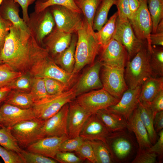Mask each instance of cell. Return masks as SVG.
I'll return each mask as SVG.
<instances>
[{"label":"cell","instance_id":"6da1fadb","mask_svg":"<svg viewBox=\"0 0 163 163\" xmlns=\"http://www.w3.org/2000/svg\"><path fill=\"white\" fill-rule=\"evenodd\" d=\"M46 51L31 35L28 40L24 39L19 31L12 25L1 52L0 59L23 73L28 72L34 62Z\"/></svg>","mask_w":163,"mask_h":163},{"label":"cell","instance_id":"7a4b0ae2","mask_svg":"<svg viewBox=\"0 0 163 163\" xmlns=\"http://www.w3.org/2000/svg\"><path fill=\"white\" fill-rule=\"evenodd\" d=\"M76 34L75 62L72 73L77 75L85 66L93 64L101 47L95 32L84 18L83 26Z\"/></svg>","mask_w":163,"mask_h":163},{"label":"cell","instance_id":"3957f363","mask_svg":"<svg viewBox=\"0 0 163 163\" xmlns=\"http://www.w3.org/2000/svg\"><path fill=\"white\" fill-rule=\"evenodd\" d=\"M145 45L131 59L126 61L124 75L128 88L141 86L153 75L150 63V53Z\"/></svg>","mask_w":163,"mask_h":163},{"label":"cell","instance_id":"277c9868","mask_svg":"<svg viewBox=\"0 0 163 163\" xmlns=\"http://www.w3.org/2000/svg\"><path fill=\"white\" fill-rule=\"evenodd\" d=\"M28 72L34 77L49 78L57 80L69 88L74 82L77 75L69 73L60 67L47 54L38 58Z\"/></svg>","mask_w":163,"mask_h":163},{"label":"cell","instance_id":"5b68a950","mask_svg":"<svg viewBox=\"0 0 163 163\" xmlns=\"http://www.w3.org/2000/svg\"><path fill=\"white\" fill-rule=\"evenodd\" d=\"M76 97L73 87L59 94L48 95L34 103L32 108L36 118L46 120Z\"/></svg>","mask_w":163,"mask_h":163},{"label":"cell","instance_id":"8992f818","mask_svg":"<svg viewBox=\"0 0 163 163\" xmlns=\"http://www.w3.org/2000/svg\"><path fill=\"white\" fill-rule=\"evenodd\" d=\"M106 141L114 162L126 161L134 153L136 145L126 130L110 133Z\"/></svg>","mask_w":163,"mask_h":163},{"label":"cell","instance_id":"52a82bcc","mask_svg":"<svg viewBox=\"0 0 163 163\" xmlns=\"http://www.w3.org/2000/svg\"><path fill=\"white\" fill-rule=\"evenodd\" d=\"M30 34L43 46L44 38L53 30L55 24L49 7L29 15L27 23Z\"/></svg>","mask_w":163,"mask_h":163},{"label":"cell","instance_id":"ba28073f","mask_svg":"<svg viewBox=\"0 0 163 163\" xmlns=\"http://www.w3.org/2000/svg\"><path fill=\"white\" fill-rule=\"evenodd\" d=\"M76 97L75 101L91 114L113 105L119 101L103 88L84 93Z\"/></svg>","mask_w":163,"mask_h":163},{"label":"cell","instance_id":"9c48e42d","mask_svg":"<svg viewBox=\"0 0 163 163\" xmlns=\"http://www.w3.org/2000/svg\"><path fill=\"white\" fill-rule=\"evenodd\" d=\"M140 5L137 10L129 20L136 37L147 43L150 53L152 49L150 35L152 31L151 17L148 6V0H138Z\"/></svg>","mask_w":163,"mask_h":163},{"label":"cell","instance_id":"30bf717a","mask_svg":"<svg viewBox=\"0 0 163 163\" xmlns=\"http://www.w3.org/2000/svg\"><path fill=\"white\" fill-rule=\"evenodd\" d=\"M53 16L55 27L64 32L76 33L83 26L84 18L82 13L73 11L63 6L53 5L49 7Z\"/></svg>","mask_w":163,"mask_h":163},{"label":"cell","instance_id":"8fae6325","mask_svg":"<svg viewBox=\"0 0 163 163\" xmlns=\"http://www.w3.org/2000/svg\"><path fill=\"white\" fill-rule=\"evenodd\" d=\"M35 118L18 123L10 128L18 145L23 149L42 138L41 128L45 122Z\"/></svg>","mask_w":163,"mask_h":163},{"label":"cell","instance_id":"7c38bea8","mask_svg":"<svg viewBox=\"0 0 163 163\" xmlns=\"http://www.w3.org/2000/svg\"><path fill=\"white\" fill-rule=\"evenodd\" d=\"M113 38L121 43L125 47L128 60L131 59L145 44L136 36L128 20L117 18L116 29Z\"/></svg>","mask_w":163,"mask_h":163},{"label":"cell","instance_id":"4fadbf2b","mask_svg":"<svg viewBox=\"0 0 163 163\" xmlns=\"http://www.w3.org/2000/svg\"><path fill=\"white\" fill-rule=\"evenodd\" d=\"M101 81L103 88L120 100L128 89L124 78V69L102 64Z\"/></svg>","mask_w":163,"mask_h":163},{"label":"cell","instance_id":"5bb4252c","mask_svg":"<svg viewBox=\"0 0 163 163\" xmlns=\"http://www.w3.org/2000/svg\"><path fill=\"white\" fill-rule=\"evenodd\" d=\"M102 50L99 61L102 64L124 69L128 55L121 43L112 38Z\"/></svg>","mask_w":163,"mask_h":163},{"label":"cell","instance_id":"9a60e30c","mask_svg":"<svg viewBox=\"0 0 163 163\" xmlns=\"http://www.w3.org/2000/svg\"><path fill=\"white\" fill-rule=\"evenodd\" d=\"M69 103L66 104L57 113L45 121L41 128L42 138L68 135L67 124Z\"/></svg>","mask_w":163,"mask_h":163},{"label":"cell","instance_id":"2e32d148","mask_svg":"<svg viewBox=\"0 0 163 163\" xmlns=\"http://www.w3.org/2000/svg\"><path fill=\"white\" fill-rule=\"evenodd\" d=\"M102 66L97 61L85 72L80 77L74 88L76 97L88 91L103 88L100 77V72Z\"/></svg>","mask_w":163,"mask_h":163},{"label":"cell","instance_id":"e0dca14e","mask_svg":"<svg viewBox=\"0 0 163 163\" xmlns=\"http://www.w3.org/2000/svg\"><path fill=\"white\" fill-rule=\"evenodd\" d=\"M19 6L13 0H4L0 6V16L10 22L19 31L22 38L27 40L30 34L26 23L19 16Z\"/></svg>","mask_w":163,"mask_h":163},{"label":"cell","instance_id":"ac0fdd59","mask_svg":"<svg viewBox=\"0 0 163 163\" xmlns=\"http://www.w3.org/2000/svg\"><path fill=\"white\" fill-rule=\"evenodd\" d=\"M0 113L2 126L9 128L36 118L32 108L22 109L5 103L0 107Z\"/></svg>","mask_w":163,"mask_h":163},{"label":"cell","instance_id":"d6986e66","mask_svg":"<svg viewBox=\"0 0 163 163\" xmlns=\"http://www.w3.org/2000/svg\"><path fill=\"white\" fill-rule=\"evenodd\" d=\"M141 87V85L134 88H128L117 103L107 108L123 116L127 120L138 106Z\"/></svg>","mask_w":163,"mask_h":163},{"label":"cell","instance_id":"ffe728a7","mask_svg":"<svg viewBox=\"0 0 163 163\" xmlns=\"http://www.w3.org/2000/svg\"><path fill=\"white\" fill-rule=\"evenodd\" d=\"M91 114L75 101L69 103L67 128L70 138L79 136L85 123Z\"/></svg>","mask_w":163,"mask_h":163},{"label":"cell","instance_id":"44dd1931","mask_svg":"<svg viewBox=\"0 0 163 163\" xmlns=\"http://www.w3.org/2000/svg\"><path fill=\"white\" fill-rule=\"evenodd\" d=\"M69 138L68 135L44 137L30 145L26 149L55 159L61 144Z\"/></svg>","mask_w":163,"mask_h":163},{"label":"cell","instance_id":"7402d4cb","mask_svg":"<svg viewBox=\"0 0 163 163\" xmlns=\"http://www.w3.org/2000/svg\"><path fill=\"white\" fill-rule=\"evenodd\" d=\"M72 34L60 30L55 27L43 41V46L53 58L68 48L70 45Z\"/></svg>","mask_w":163,"mask_h":163},{"label":"cell","instance_id":"603a6c76","mask_svg":"<svg viewBox=\"0 0 163 163\" xmlns=\"http://www.w3.org/2000/svg\"><path fill=\"white\" fill-rule=\"evenodd\" d=\"M110 132L96 113L91 115L85 123L79 136L85 140H99L106 143Z\"/></svg>","mask_w":163,"mask_h":163},{"label":"cell","instance_id":"cb8c5ba5","mask_svg":"<svg viewBox=\"0 0 163 163\" xmlns=\"http://www.w3.org/2000/svg\"><path fill=\"white\" fill-rule=\"evenodd\" d=\"M127 129L135 134L140 149L150 147L151 143L147 130L141 121L136 108L127 120Z\"/></svg>","mask_w":163,"mask_h":163},{"label":"cell","instance_id":"d4e9b609","mask_svg":"<svg viewBox=\"0 0 163 163\" xmlns=\"http://www.w3.org/2000/svg\"><path fill=\"white\" fill-rule=\"evenodd\" d=\"M95 113L110 133L127 129V120L125 117L107 108L99 110Z\"/></svg>","mask_w":163,"mask_h":163},{"label":"cell","instance_id":"484cf974","mask_svg":"<svg viewBox=\"0 0 163 163\" xmlns=\"http://www.w3.org/2000/svg\"><path fill=\"white\" fill-rule=\"evenodd\" d=\"M77 40V34H73L69 47L52 58L56 64L69 73H72L74 67L75 54Z\"/></svg>","mask_w":163,"mask_h":163},{"label":"cell","instance_id":"4316f807","mask_svg":"<svg viewBox=\"0 0 163 163\" xmlns=\"http://www.w3.org/2000/svg\"><path fill=\"white\" fill-rule=\"evenodd\" d=\"M162 90H163V77L155 78L151 76L141 85L139 101L149 104Z\"/></svg>","mask_w":163,"mask_h":163},{"label":"cell","instance_id":"83f0119b","mask_svg":"<svg viewBox=\"0 0 163 163\" xmlns=\"http://www.w3.org/2000/svg\"><path fill=\"white\" fill-rule=\"evenodd\" d=\"M140 119L145 127L152 144L157 140V135L154 126L155 116L149 105L139 101L137 107Z\"/></svg>","mask_w":163,"mask_h":163},{"label":"cell","instance_id":"f1b7e54d","mask_svg":"<svg viewBox=\"0 0 163 163\" xmlns=\"http://www.w3.org/2000/svg\"><path fill=\"white\" fill-rule=\"evenodd\" d=\"M4 102L24 109L32 108L34 104L30 92L16 90H11Z\"/></svg>","mask_w":163,"mask_h":163},{"label":"cell","instance_id":"f546056e","mask_svg":"<svg viewBox=\"0 0 163 163\" xmlns=\"http://www.w3.org/2000/svg\"><path fill=\"white\" fill-rule=\"evenodd\" d=\"M117 0H100L93 21L92 28L94 31H98L107 22L110 10L113 5H115Z\"/></svg>","mask_w":163,"mask_h":163},{"label":"cell","instance_id":"4dcf8cb0","mask_svg":"<svg viewBox=\"0 0 163 163\" xmlns=\"http://www.w3.org/2000/svg\"><path fill=\"white\" fill-rule=\"evenodd\" d=\"M118 16L117 11L108 20L100 30L95 32L101 49L106 46L113 38Z\"/></svg>","mask_w":163,"mask_h":163},{"label":"cell","instance_id":"1f68e13d","mask_svg":"<svg viewBox=\"0 0 163 163\" xmlns=\"http://www.w3.org/2000/svg\"><path fill=\"white\" fill-rule=\"evenodd\" d=\"M91 145L96 163H112L114 161L106 143L99 140H88Z\"/></svg>","mask_w":163,"mask_h":163},{"label":"cell","instance_id":"d6a6232c","mask_svg":"<svg viewBox=\"0 0 163 163\" xmlns=\"http://www.w3.org/2000/svg\"><path fill=\"white\" fill-rule=\"evenodd\" d=\"M101 0H77L75 2L89 26L92 28L95 13Z\"/></svg>","mask_w":163,"mask_h":163},{"label":"cell","instance_id":"836d02e7","mask_svg":"<svg viewBox=\"0 0 163 163\" xmlns=\"http://www.w3.org/2000/svg\"><path fill=\"white\" fill-rule=\"evenodd\" d=\"M56 5L63 6L73 11L82 14L75 0H48L45 2L37 0L35 2L34 11H40L50 7Z\"/></svg>","mask_w":163,"mask_h":163},{"label":"cell","instance_id":"e575fe53","mask_svg":"<svg viewBox=\"0 0 163 163\" xmlns=\"http://www.w3.org/2000/svg\"><path fill=\"white\" fill-rule=\"evenodd\" d=\"M148 9L152 23V34L155 33L158 25L163 19V0H148Z\"/></svg>","mask_w":163,"mask_h":163},{"label":"cell","instance_id":"d590c367","mask_svg":"<svg viewBox=\"0 0 163 163\" xmlns=\"http://www.w3.org/2000/svg\"><path fill=\"white\" fill-rule=\"evenodd\" d=\"M0 145L5 148L21 153L23 149L18 144L9 128H0Z\"/></svg>","mask_w":163,"mask_h":163},{"label":"cell","instance_id":"8d00e7d4","mask_svg":"<svg viewBox=\"0 0 163 163\" xmlns=\"http://www.w3.org/2000/svg\"><path fill=\"white\" fill-rule=\"evenodd\" d=\"M150 53V63L153 74L163 77V49L162 47L152 46Z\"/></svg>","mask_w":163,"mask_h":163},{"label":"cell","instance_id":"74e56055","mask_svg":"<svg viewBox=\"0 0 163 163\" xmlns=\"http://www.w3.org/2000/svg\"><path fill=\"white\" fill-rule=\"evenodd\" d=\"M22 75V72L15 70L7 64L4 63L0 65V88L8 86Z\"/></svg>","mask_w":163,"mask_h":163},{"label":"cell","instance_id":"f35d334b","mask_svg":"<svg viewBox=\"0 0 163 163\" xmlns=\"http://www.w3.org/2000/svg\"><path fill=\"white\" fill-rule=\"evenodd\" d=\"M34 103L46 97L48 94L43 78L33 77L30 91Z\"/></svg>","mask_w":163,"mask_h":163},{"label":"cell","instance_id":"ab89813d","mask_svg":"<svg viewBox=\"0 0 163 163\" xmlns=\"http://www.w3.org/2000/svg\"><path fill=\"white\" fill-rule=\"evenodd\" d=\"M33 77L29 72L22 73V75L12 82L8 86L11 89L29 92L30 90Z\"/></svg>","mask_w":163,"mask_h":163},{"label":"cell","instance_id":"60d3db41","mask_svg":"<svg viewBox=\"0 0 163 163\" xmlns=\"http://www.w3.org/2000/svg\"><path fill=\"white\" fill-rule=\"evenodd\" d=\"M43 78L46 91L49 95L59 94L69 89L68 87L57 80L49 78Z\"/></svg>","mask_w":163,"mask_h":163},{"label":"cell","instance_id":"b9f144b4","mask_svg":"<svg viewBox=\"0 0 163 163\" xmlns=\"http://www.w3.org/2000/svg\"><path fill=\"white\" fill-rule=\"evenodd\" d=\"M21 154L25 163H56L55 159L23 149Z\"/></svg>","mask_w":163,"mask_h":163},{"label":"cell","instance_id":"7bdbcfd3","mask_svg":"<svg viewBox=\"0 0 163 163\" xmlns=\"http://www.w3.org/2000/svg\"><path fill=\"white\" fill-rule=\"evenodd\" d=\"M157 155L150 151L148 148L138 149L136 155L132 163H155L156 162Z\"/></svg>","mask_w":163,"mask_h":163},{"label":"cell","instance_id":"ee69618b","mask_svg":"<svg viewBox=\"0 0 163 163\" xmlns=\"http://www.w3.org/2000/svg\"><path fill=\"white\" fill-rule=\"evenodd\" d=\"M0 156L5 163H25L21 153L8 149L1 145Z\"/></svg>","mask_w":163,"mask_h":163},{"label":"cell","instance_id":"f6af8a7d","mask_svg":"<svg viewBox=\"0 0 163 163\" xmlns=\"http://www.w3.org/2000/svg\"><path fill=\"white\" fill-rule=\"evenodd\" d=\"M79 156L87 159L91 162L96 163V161L92 147L87 140H85L75 152Z\"/></svg>","mask_w":163,"mask_h":163},{"label":"cell","instance_id":"bcb514c9","mask_svg":"<svg viewBox=\"0 0 163 163\" xmlns=\"http://www.w3.org/2000/svg\"><path fill=\"white\" fill-rule=\"evenodd\" d=\"M85 139L80 136L68 138L61 144L59 151L73 152L77 151Z\"/></svg>","mask_w":163,"mask_h":163},{"label":"cell","instance_id":"7dc6e473","mask_svg":"<svg viewBox=\"0 0 163 163\" xmlns=\"http://www.w3.org/2000/svg\"><path fill=\"white\" fill-rule=\"evenodd\" d=\"M55 159L61 163H79L83 161L85 159L70 152L59 151L56 156Z\"/></svg>","mask_w":163,"mask_h":163},{"label":"cell","instance_id":"c3c4849f","mask_svg":"<svg viewBox=\"0 0 163 163\" xmlns=\"http://www.w3.org/2000/svg\"><path fill=\"white\" fill-rule=\"evenodd\" d=\"M115 5L117 9L118 19L129 20L131 18L132 14L129 8L128 0H117Z\"/></svg>","mask_w":163,"mask_h":163},{"label":"cell","instance_id":"681fc988","mask_svg":"<svg viewBox=\"0 0 163 163\" xmlns=\"http://www.w3.org/2000/svg\"><path fill=\"white\" fill-rule=\"evenodd\" d=\"M12 25L10 22L4 19L0 16V54Z\"/></svg>","mask_w":163,"mask_h":163},{"label":"cell","instance_id":"f907efd6","mask_svg":"<svg viewBox=\"0 0 163 163\" xmlns=\"http://www.w3.org/2000/svg\"><path fill=\"white\" fill-rule=\"evenodd\" d=\"M151 45L163 46V19L158 24L155 33H151L150 35Z\"/></svg>","mask_w":163,"mask_h":163},{"label":"cell","instance_id":"816d5d0a","mask_svg":"<svg viewBox=\"0 0 163 163\" xmlns=\"http://www.w3.org/2000/svg\"><path fill=\"white\" fill-rule=\"evenodd\" d=\"M148 104L152 110L154 116L157 113L163 110V90L158 93L151 102Z\"/></svg>","mask_w":163,"mask_h":163},{"label":"cell","instance_id":"f5cc1de1","mask_svg":"<svg viewBox=\"0 0 163 163\" xmlns=\"http://www.w3.org/2000/svg\"><path fill=\"white\" fill-rule=\"evenodd\" d=\"M159 138L156 142L150 148L149 150L155 153L159 158L161 160L163 155V129L159 132Z\"/></svg>","mask_w":163,"mask_h":163},{"label":"cell","instance_id":"db71d44e","mask_svg":"<svg viewBox=\"0 0 163 163\" xmlns=\"http://www.w3.org/2000/svg\"><path fill=\"white\" fill-rule=\"evenodd\" d=\"M18 3L21 7L22 10L23 19L26 23H27L29 18L28 14V8L29 6L37 0H13Z\"/></svg>","mask_w":163,"mask_h":163},{"label":"cell","instance_id":"11a10c76","mask_svg":"<svg viewBox=\"0 0 163 163\" xmlns=\"http://www.w3.org/2000/svg\"><path fill=\"white\" fill-rule=\"evenodd\" d=\"M154 126L156 132L163 129V110L156 113L154 120Z\"/></svg>","mask_w":163,"mask_h":163},{"label":"cell","instance_id":"9f6ffc18","mask_svg":"<svg viewBox=\"0 0 163 163\" xmlns=\"http://www.w3.org/2000/svg\"><path fill=\"white\" fill-rule=\"evenodd\" d=\"M12 89L6 86L0 88V103L4 101Z\"/></svg>","mask_w":163,"mask_h":163},{"label":"cell","instance_id":"6f0895ef","mask_svg":"<svg viewBox=\"0 0 163 163\" xmlns=\"http://www.w3.org/2000/svg\"><path fill=\"white\" fill-rule=\"evenodd\" d=\"M129 8L132 14L135 13L139 6V2L138 0H128Z\"/></svg>","mask_w":163,"mask_h":163},{"label":"cell","instance_id":"680465c9","mask_svg":"<svg viewBox=\"0 0 163 163\" xmlns=\"http://www.w3.org/2000/svg\"><path fill=\"white\" fill-rule=\"evenodd\" d=\"M2 126H3L2 123L1 117L0 113V128H1Z\"/></svg>","mask_w":163,"mask_h":163},{"label":"cell","instance_id":"91938a15","mask_svg":"<svg viewBox=\"0 0 163 163\" xmlns=\"http://www.w3.org/2000/svg\"><path fill=\"white\" fill-rule=\"evenodd\" d=\"M4 63L0 59V65Z\"/></svg>","mask_w":163,"mask_h":163},{"label":"cell","instance_id":"94428289","mask_svg":"<svg viewBox=\"0 0 163 163\" xmlns=\"http://www.w3.org/2000/svg\"><path fill=\"white\" fill-rule=\"evenodd\" d=\"M4 0H0V6Z\"/></svg>","mask_w":163,"mask_h":163},{"label":"cell","instance_id":"6125c7cd","mask_svg":"<svg viewBox=\"0 0 163 163\" xmlns=\"http://www.w3.org/2000/svg\"><path fill=\"white\" fill-rule=\"evenodd\" d=\"M43 2H45L47 1L48 0H41Z\"/></svg>","mask_w":163,"mask_h":163},{"label":"cell","instance_id":"be15d7a7","mask_svg":"<svg viewBox=\"0 0 163 163\" xmlns=\"http://www.w3.org/2000/svg\"><path fill=\"white\" fill-rule=\"evenodd\" d=\"M76 0H75V1H76Z\"/></svg>","mask_w":163,"mask_h":163},{"label":"cell","instance_id":"e7e4bbea","mask_svg":"<svg viewBox=\"0 0 163 163\" xmlns=\"http://www.w3.org/2000/svg\"><path fill=\"white\" fill-rule=\"evenodd\" d=\"M1 163V162L0 161V163Z\"/></svg>","mask_w":163,"mask_h":163}]
</instances>
